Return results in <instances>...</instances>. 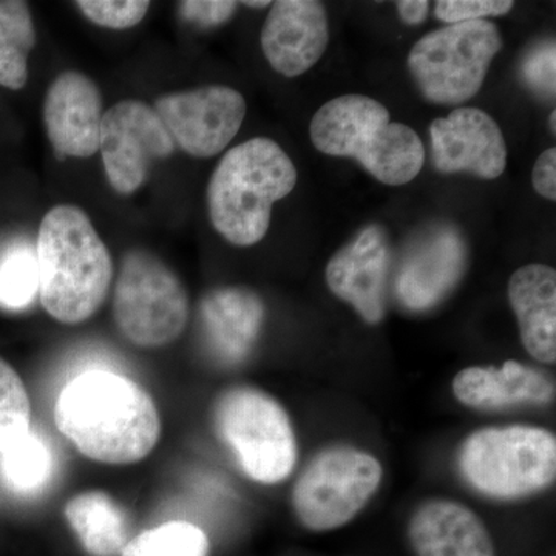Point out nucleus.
<instances>
[{
    "label": "nucleus",
    "instance_id": "obj_1",
    "mask_svg": "<svg viewBox=\"0 0 556 556\" xmlns=\"http://www.w3.org/2000/svg\"><path fill=\"white\" fill-rule=\"evenodd\" d=\"M53 416L80 455L109 466L139 463L161 437L159 408L146 388L108 369H89L68 380Z\"/></svg>",
    "mask_w": 556,
    "mask_h": 556
},
{
    "label": "nucleus",
    "instance_id": "obj_2",
    "mask_svg": "<svg viewBox=\"0 0 556 556\" xmlns=\"http://www.w3.org/2000/svg\"><path fill=\"white\" fill-rule=\"evenodd\" d=\"M40 305L54 320H89L108 299L113 262L89 215L73 204L47 212L36 240Z\"/></svg>",
    "mask_w": 556,
    "mask_h": 556
},
{
    "label": "nucleus",
    "instance_id": "obj_3",
    "mask_svg": "<svg viewBox=\"0 0 556 556\" xmlns=\"http://www.w3.org/2000/svg\"><path fill=\"white\" fill-rule=\"evenodd\" d=\"M298 185L288 153L269 138L236 146L219 160L207 188L208 215L219 236L233 247L265 239L274 203Z\"/></svg>",
    "mask_w": 556,
    "mask_h": 556
},
{
    "label": "nucleus",
    "instance_id": "obj_4",
    "mask_svg": "<svg viewBox=\"0 0 556 556\" xmlns=\"http://www.w3.org/2000/svg\"><path fill=\"white\" fill-rule=\"evenodd\" d=\"M309 134L318 152L354 159L383 185H408L426 163L419 135L393 123L386 105L365 94H343L321 105Z\"/></svg>",
    "mask_w": 556,
    "mask_h": 556
},
{
    "label": "nucleus",
    "instance_id": "obj_5",
    "mask_svg": "<svg viewBox=\"0 0 556 556\" xmlns=\"http://www.w3.org/2000/svg\"><path fill=\"white\" fill-rule=\"evenodd\" d=\"M460 473L482 495L518 500L554 484L555 434L541 427H485L464 441Z\"/></svg>",
    "mask_w": 556,
    "mask_h": 556
},
{
    "label": "nucleus",
    "instance_id": "obj_6",
    "mask_svg": "<svg viewBox=\"0 0 556 556\" xmlns=\"http://www.w3.org/2000/svg\"><path fill=\"white\" fill-rule=\"evenodd\" d=\"M212 422L252 481L278 484L294 470V428L285 408L265 391L254 387L223 391L212 408Z\"/></svg>",
    "mask_w": 556,
    "mask_h": 556
},
{
    "label": "nucleus",
    "instance_id": "obj_7",
    "mask_svg": "<svg viewBox=\"0 0 556 556\" xmlns=\"http://www.w3.org/2000/svg\"><path fill=\"white\" fill-rule=\"evenodd\" d=\"M501 49L503 38L492 21L463 22L417 40L408 68L427 101L459 105L477 97Z\"/></svg>",
    "mask_w": 556,
    "mask_h": 556
},
{
    "label": "nucleus",
    "instance_id": "obj_8",
    "mask_svg": "<svg viewBox=\"0 0 556 556\" xmlns=\"http://www.w3.org/2000/svg\"><path fill=\"white\" fill-rule=\"evenodd\" d=\"M113 317L134 345L166 346L188 327V292L163 260L144 249H131L121 260Z\"/></svg>",
    "mask_w": 556,
    "mask_h": 556
},
{
    "label": "nucleus",
    "instance_id": "obj_9",
    "mask_svg": "<svg viewBox=\"0 0 556 556\" xmlns=\"http://www.w3.org/2000/svg\"><path fill=\"white\" fill-rule=\"evenodd\" d=\"M382 466L375 456L350 445H336L302 471L292 506L306 529L328 532L356 518L382 482Z\"/></svg>",
    "mask_w": 556,
    "mask_h": 556
},
{
    "label": "nucleus",
    "instance_id": "obj_10",
    "mask_svg": "<svg viewBox=\"0 0 556 556\" xmlns=\"http://www.w3.org/2000/svg\"><path fill=\"white\" fill-rule=\"evenodd\" d=\"M175 148L159 113L146 102L121 101L102 116V163L110 186L121 195L137 192L152 164L170 159Z\"/></svg>",
    "mask_w": 556,
    "mask_h": 556
},
{
    "label": "nucleus",
    "instance_id": "obj_11",
    "mask_svg": "<svg viewBox=\"0 0 556 556\" xmlns=\"http://www.w3.org/2000/svg\"><path fill=\"white\" fill-rule=\"evenodd\" d=\"M175 146L195 159H211L228 148L247 116L240 91L226 86L163 94L153 105Z\"/></svg>",
    "mask_w": 556,
    "mask_h": 556
},
{
    "label": "nucleus",
    "instance_id": "obj_12",
    "mask_svg": "<svg viewBox=\"0 0 556 556\" xmlns=\"http://www.w3.org/2000/svg\"><path fill=\"white\" fill-rule=\"evenodd\" d=\"M467 269V244L459 230L437 226L405 249L396 273V298L405 309L426 313L455 291Z\"/></svg>",
    "mask_w": 556,
    "mask_h": 556
},
{
    "label": "nucleus",
    "instance_id": "obj_13",
    "mask_svg": "<svg viewBox=\"0 0 556 556\" xmlns=\"http://www.w3.org/2000/svg\"><path fill=\"white\" fill-rule=\"evenodd\" d=\"M430 137L431 160L441 174L468 172L495 179L506 170V139L484 110L457 108L447 118L431 123Z\"/></svg>",
    "mask_w": 556,
    "mask_h": 556
},
{
    "label": "nucleus",
    "instance_id": "obj_14",
    "mask_svg": "<svg viewBox=\"0 0 556 556\" xmlns=\"http://www.w3.org/2000/svg\"><path fill=\"white\" fill-rule=\"evenodd\" d=\"M390 273L386 230L369 226L329 260L325 277L336 298L353 306L367 324L378 325L387 316Z\"/></svg>",
    "mask_w": 556,
    "mask_h": 556
},
{
    "label": "nucleus",
    "instance_id": "obj_15",
    "mask_svg": "<svg viewBox=\"0 0 556 556\" xmlns=\"http://www.w3.org/2000/svg\"><path fill=\"white\" fill-rule=\"evenodd\" d=\"M102 116V94L89 76L67 70L50 84L43 123L58 156L90 159L100 152Z\"/></svg>",
    "mask_w": 556,
    "mask_h": 556
},
{
    "label": "nucleus",
    "instance_id": "obj_16",
    "mask_svg": "<svg viewBox=\"0 0 556 556\" xmlns=\"http://www.w3.org/2000/svg\"><path fill=\"white\" fill-rule=\"evenodd\" d=\"M260 40L270 67L285 78H298L313 68L327 50L329 27L324 3L314 0L273 3Z\"/></svg>",
    "mask_w": 556,
    "mask_h": 556
},
{
    "label": "nucleus",
    "instance_id": "obj_17",
    "mask_svg": "<svg viewBox=\"0 0 556 556\" xmlns=\"http://www.w3.org/2000/svg\"><path fill=\"white\" fill-rule=\"evenodd\" d=\"M200 321L208 350L225 365L247 361L257 343L265 305L247 288H218L200 303Z\"/></svg>",
    "mask_w": 556,
    "mask_h": 556
},
{
    "label": "nucleus",
    "instance_id": "obj_18",
    "mask_svg": "<svg viewBox=\"0 0 556 556\" xmlns=\"http://www.w3.org/2000/svg\"><path fill=\"white\" fill-rule=\"evenodd\" d=\"M408 533L417 556H496L484 522L456 501L431 500L417 507Z\"/></svg>",
    "mask_w": 556,
    "mask_h": 556
},
{
    "label": "nucleus",
    "instance_id": "obj_19",
    "mask_svg": "<svg viewBox=\"0 0 556 556\" xmlns=\"http://www.w3.org/2000/svg\"><path fill=\"white\" fill-rule=\"evenodd\" d=\"M452 390L460 404L485 412L544 405L555 396L547 376L517 361L504 362L501 367L464 368L453 379Z\"/></svg>",
    "mask_w": 556,
    "mask_h": 556
},
{
    "label": "nucleus",
    "instance_id": "obj_20",
    "mask_svg": "<svg viewBox=\"0 0 556 556\" xmlns=\"http://www.w3.org/2000/svg\"><path fill=\"white\" fill-rule=\"evenodd\" d=\"M508 300L517 316L527 353L541 364L556 361V273L546 265H527L508 281Z\"/></svg>",
    "mask_w": 556,
    "mask_h": 556
},
{
    "label": "nucleus",
    "instance_id": "obj_21",
    "mask_svg": "<svg viewBox=\"0 0 556 556\" xmlns=\"http://www.w3.org/2000/svg\"><path fill=\"white\" fill-rule=\"evenodd\" d=\"M64 517L90 556H118L131 540L129 514L101 490L73 496Z\"/></svg>",
    "mask_w": 556,
    "mask_h": 556
},
{
    "label": "nucleus",
    "instance_id": "obj_22",
    "mask_svg": "<svg viewBox=\"0 0 556 556\" xmlns=\"http://www.w3.org/2000/svg\"><path fill=\"white\" fill-rule=\"evenodd\" d=\"M54 453L38 431H28L0 453V479L13 495H39L53 479Z\"/></svg>",
    "mask_w": 556,
    "mask_h": 556
},
{
    "label": "nucleus",
    "instance_id": "obj_23",
    "mask_svg": "<svg viewBox=\"0 0 556 556\" xmlns=\"http://www.w3.org/2000/svg\"><path fill=\"white\" fill-rule=\"evenodd\" d=\"M36 46L30 7L21 0H0V86L24 89L28 56Z\"/></svg>",
    "mask_w": 556,
    "mask_h": 556
},
{
    "label": "nucleus",
    "instance_id": "obj_24",
    "mask_svg": "<svg viewBox=\"0 0 556 556\" xmlns=\"http://www.w3.org/2000/svg\"><path fill=\"white\" fill-rule=\"evenodd\" d=\"M38 295L36 244L27 239L7 241L0 247V309H27Z\"/></svg>",
    "mask_w": 556,
    "mask_h": 556
},
{
    "label": "nucleus",
    "instance_id": "obj_25",
    "mask_svg": "<svg viewBox=\"0 0 556 556\" xmlns=\"http://www.w3.org/2000/svg\"><path fill=\"white\" fill-rule=\"evenodd\" d=\"M208 538L188 521H170L131 538L119 556H208Z\"/></svg>",
    "mask_w": 556,
    "mask_h": 556
},
{
    "label": "nucleus",
    "instance_id": "obj_26",
    "mask_svg": "<svg viewBox=\"0 0 556 556\" xmlns=\"http://www.w3.org/2000/svg\"><path fill=\"white\" fill-rule=\"evenodd\" d=\"M31 430V401L24 380L0 357V453Z\"/></svg>",
    "mask_w": 556,
    "mask_h": 556
},
{
    "label": "nucleus",
    "instance_id": "obj_27",
    "mask_svg": "<svg viewBox=\"0 0 556 556\" xmlns=\"http://www.w3.org/2000/svg\"><path fill=\"white\" fill-rule=\"evenodd\" d=\"M76 7L84 16L110 30L137 27L150 9L148 0H79Z\"/></svg>",
    "mask_w": 556,
    "mask_h": 556
},
{
    "label": "nucleus",
    "instance_id": "obj_28",
    "mask_svg": "<svg viewBox=\"0 0 556 556\" xmlns=\"http://www.w3.org/2000/svg\"><path fill=\"white\" fill-rule=\"evenodd\" d=\"M527 86L544 98H555L556 47L554 40L538 43L526 54L521 65Z\"/></svg>",
    "mask_w": 556,
    "mask_h": 556
},
{
    "label": "nucleus",
    "instance_id": "obj_29",
    "mask_svg": "<svg viewBox=\"0 0 556 556\" xmlns=\"http://www.w3.org/2000/svg\"><path fill=\"white\" fill-rule=\"evenodd\" d=\"M514 9L510 0H441L437 3L434 14L445 24H463L504 16Z\"/></svg>",
    "mask_w": 556,
    "mask_h": 556
},
{
    "label": "nucleus",
    "instance_id": "obj_30",
    "mask_svg": "<svg viewBox=\"0 0 556 556\" xmlns=\"http://www.w3.org/2000/svg\"><path fill=\"white\" fill-rule=\"evenodd\" d=\"M237 7L239 3L228 0H186L178 3V11L182 20L211 28L229 22Z\"/></svg>",
    "mask_w": 556,
    "mask_h": 556
},
{
    "label": "nucleus",
    "instance_id": "obj_31",
    "mask_svg": "<svg viewBox=\"0 0 556 556\" xmlns=\"http://www.w3.org/2000/svg\"><path fill=\"white\" fill-rule=\"evenodd\" d=\"M533 188L546 200H556V149L541 153L533 167Z\"/></svg>",
    "mask_w": 556,
    "mask_h": 556
},
{
    "label": "nucleus",
    "instance_id": "obj_32",
    "mask_svg": "<svg viewBox=\"0 0 556 556\" xmlns=\"http://www.w3.org/2000/svg\"><path fill=\"white\" fill-rule=\"evenodd\" d=\"M399 16L408 25H419L427 20L430 2L427 0H402L396 3Z\"/></svg>",
    "mask_w": 556,
    "mask_h": 556
},
{
    "label": "nucleus",
    "instance_id": "obj_33",
    "mask_svg": "<svg viewBox=\"0 0 556 556\" xmlns=\"http://www.w3.org/2000/svg\"><path fill=\"white\" fill-rule=\"evenodd\" d=\"M243 5L251 7V9H266V7L273 5L270 2H243Z\"/></svg>",
    "mask_w": 556,
    "mask_h": 556
},
{
    "label": "nucleus",
    "instance_id": "obj_34",
    "mask_svg": "<svg viewBox=\"0 0 556 556\" xmlns=\"http://www.w3.org/2000/svg\"><path fill=\"white\" fill-rule=\"evenodd\" d=\"M548 123H551L552 131H556V110H552L551 113V119H548Z\"/></svg>",
    "mask_w": 556,
    "mask_h": 556
}]
</instances>
